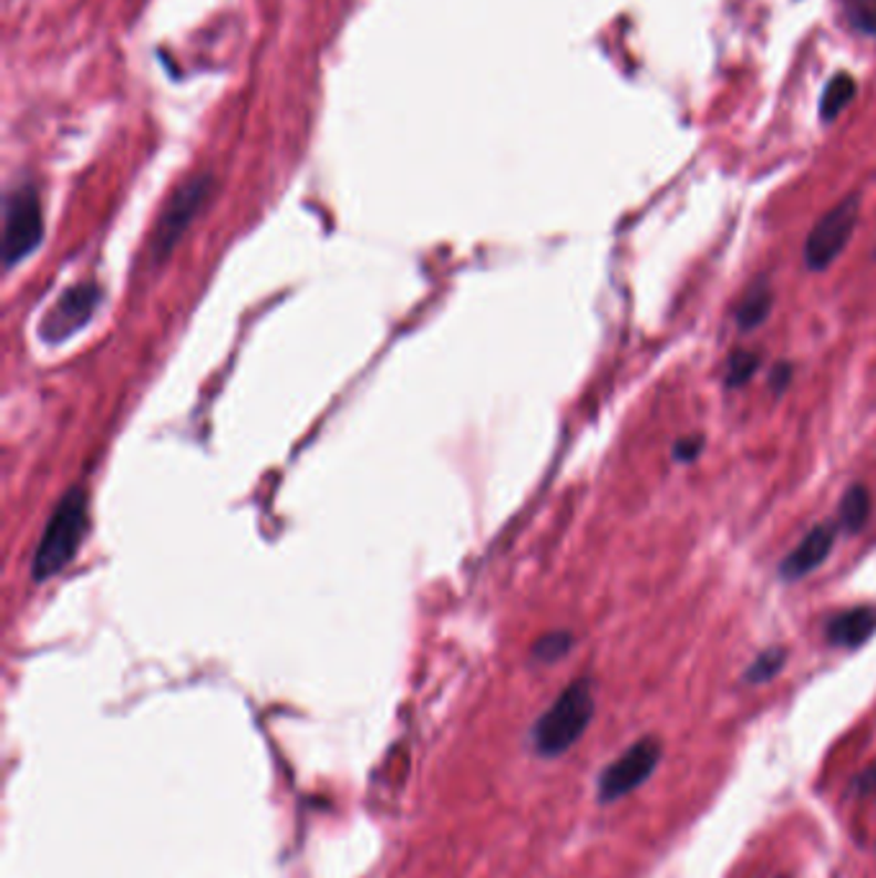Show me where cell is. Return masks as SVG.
Listing matches in <instances>:
<instances>
[{
	"label": "cell",
	"mask_w": 876,
	"mask_h": 878,
	"mask_svg": "<svg viewBox=\"0 0 876 878\" xmlns=\"http://www.w3.org/2000/svg\"><path fill=\"white\" fill-rule=\"evenodd\" d=\"M594 712H597V702H594L591 681H570L529 730L533 751L545 761H556L566 755L586 735Z\"/></svg>",
	"instance_id": "2"
},
{
	"label": "cell",
	"mask_w": 876,
	"mask_h": 878,
	"mask_svg": "<svg viewBox=\"0 0 876 878\" xmlns=\"http://www.w3.org/2000/svg\"><path fill=\"white\" fill-rule=\"evenodd\" d=\"M856 99V80L841 72V75L831 78V83L825 85L823 95H820V118L835 121L843 111L851 106V101Z\"/></svg>",
	"instance_id": "13"
},
{
	"label": "cell",
	"mask_w": 876,
	"mask_h": 878,
	"mask_svg": "<svg viewBox=\"0 0 876 878\" xmlns=\"http://www.w3.org/2000/svg\"><path fill=\"white\" fill-rule=\"evenodd\" d=\"M216 193V175L214 173H196L183 180L178 188L171 193V198L165 200L163 211H159L155 229H152L147 255L152 265L165 262L173 255V249L181 245V239L186 237V231L193 227V221L198 219L200 211L208 206V200Z\"/></svg>",
	"instance_id": "3"
},
{
	"label": "cell",
	"mask_w": 876,
	"mask_h": 878,
	"mask_svg": "<svg viewBox=\"0 0 876 878\" xmlns=\"http://www.w3.org/2000/svg\"><path fill=\"white\" fill-rule=\"evenodd\" d=\"M103 291L95 280H83V283L70 286L64 291L50 311L44 313L42 324H39V334L44 342L60 344L70 340L72 334L80 332L87 321L93 319L95 309L101 306Z\"/></svg>",
	"instance_id": "7"
},
{
	"label": "cell",
	"mask_w": 876,
	"mask_h": 878,
	"mask_svg": "<svg viewBox=\"0 0 876 878\" xmlns=\"http://www.w3.org/2000/svg\"><path fill=\"white\" fill-rule=\"evenodd\" d=\"M872 517V494L869 488L862 486V483H854V486L846 488V494L841 496L838 504V527L846 535H858L866 527V521Z\"/></svg>",
	"instance_id": "11"
},
{
	"label": "cell",
	"mask_w": 876,
	"mask_h": 878,
	"mask_svg": "<svg viewBox=\"0 0 876 878\" xmlns=\"http://www.w3.org/2000/svg\"><path fill=\"white\" fill-rule=\"evenodd\" d=\"M704 447H707L704 434H689V437H679L677 442H673L671 457L679 465H689V463H694L697 457L704 453Z\"/></svg>",
	"instance_id": "16"
},
{
	"label": "cell",
	"mask_w": 876,
	"mask_h": 878,
	"mask_svg": "<svg viewBox=\"0 0 876 878\" xmlns=\"http://www.w3.org/2000/svg\"><path fill=\"white\" fill-rule=\"evenodd\" d=\"M848 796H856V799L876 796V763H869L866 768H862L854 778H851Z\"/></svg>",
	"instance_id": "17"
},
{
	"label": "cell",
	"mask_w": 876,
	"mask_h": 878,
	"mask_svg": "<svg viewBox=\"0 0 876 878\" xmlns=\"http://www.w3.org/2000/svg\"><path fill=\"white\" fill-rule=\"evenodd\" d=\"M876 634V607L862 603V607L843 609L825 622V642L831 648L858 650Z\"/></svg>",
	"instance_id": "9"
},
{
	"label": "cell",
	"mask_w": 876,
	"mask_h": 878,
	"mask_svg": "<svg viewBox=\"0 0 876 878\" xmlns=\"http://www.w3.org/2000/svg\"><path fill=\"white\" fill-rule=\"evenodd\" d=\"M792 375H794V368L790 365V362H776L774 370H771V378H769V389L774 391V396H782V393L790 389Z\"/></svg>",
	"instance_id": "18"
},
{
	"label": "cell",
	"mask_w": 876,
	"mask_h": 878,
	"mask_svg": "<svg viewBox=\"0 0 876 878\" xmlns=\"http://www.w3.org/2000/svg\"><path fill=\"white\" fill-rule=\"evenodd\" d=\"M44 239V211L42 198L34 183L16 185L3 204V262L13 265L34 252Z\"/></svg>",
	"instance_id": "5"
},
{
	"label": "cell",
	"mask_w": 876,
	"mask_h": 878,
	"mask_svg": "<svg viewBox=\"0 0 876 878\" xmlns=\"http://www.w3.org/2000/svg\"><path fill=\"white\" fill-rule=\"evenodd\" d=\"M786 660H790V650L782 644H771V648L761 650L759 655L751 660V665L745 668L741 681L745 686H763V683L774 681L779 673L784 671Z\"/></svg>",
	"instance_id": "12"
},
{
	"label": "cell",
	"mask_w": 876,
	"mask_h": 878,
	"mask_svg": "<svg viewBox=\"0 0 876 878\" xmlns=\"http://www.w3.org/2000/svg\"><path fill=\"white\" fill-rule=\"evenodd\" d=\"M774 878H792V876H786V874H779V876H774Z\"/></svg>",
	"instance_id": "19"
},
{
	"label": "cell",
	"mask_w": 876,
	"mask_h": 878,
	"mask_svg": "<svg viewBox=\"0 0 876 878\" xmlns=\"http://www.w3.org/2000/svg\"><path fill=\"white\" fill-rule=\"evenodd\" d=\"M663 761V743L656 735H642L640 740L622 751L617 758L599 771L597 778V802L615 804L646 786L658 765Z\"/></svg>",
	"instance_id": "4"
},
{
	"label": "cell",
	"mask_w": 876,
	"mask_h": 878,
	"mask_svg": "<svg viewBox=\"0 0 876 878\" xmlns=\"http://www.w3.org/2000/svg\"><path fill=\"white\" fill-rule=\"evenodd\" d=\"M774 309V288H771L769 278L761 276L745 288L741 301L735 306V324L741 332H753L766 324L769 313Z\"/></svg>",
	"instance_id": "10"
},
{
	"label": "cell",
	"mask_w": 876,
	"mask_h": 878,
	"mask_svg": "<svg viewBox=\"0 0 876 878\" xmlns=\"http://www.w3.org/2000/svg\"><path fill=\"white\" fill-rule=\"evenodd\" d=\"M761 368V354L751 350H733L728 358V370H725V385L728 389H743L751 378L759 373Z\"/></svg>",
	"instance_id": "15"
},
{
	"label": "cell",
	"mask_w": 876,
	"mask_h": 878,
	"mask_svg": "<svg viewBox=\"0 0 876 878\" xmlns=\"http://www.w3.org/2000/svg\"><path fill=\"white\" fill-rule=\"evenodd\" d=\"M91 529V496L85 486H72L60 496L31 555V581L47 583L75 560Z\"/></svg>",
	"instance_id": "1"
},
{
	"label": "cell",
	"mask_w": 876,
	"mask_h": 878,
	"mask_svg": "<svg viewBox=\"0 0 876 878\" xmlns=\"http://www.w3.org/2000/svg\"><path fill=\"white\" fill-rule=\"evenodd\" d=\"M838 531L841 527L835 519H825L820 521V525H815L805 537L800 539V545L794 547L790 555H784V560L779 562V578H782L784 583H797L810 574H815V570L827 560V555L833 552Z\"/></svg>",
	"instance_id": "8"
},
{
	"label": "cell",
	"mask_w": 876,
	"mask_h": 878,
	"mask_svg": "<svg viewBox=\"0 0 876 878\" xmlns=\"http://www.w3.org/2000/svg\"><path fill=\"white\" fill-rule=\"evenodd\" d=\"M574 634L568 630H553V632H545L543 638H537L533 644V655L535 663L540 665H553L558 663V660H564L570 650H574Z\"/></svg>",
	"instance_id": "14"
},
{
	"label": "cell",
	"mask_w": 876,
	"mask_h": 878,
	"mask_svg": "<svg viewBox=\"0 0 876 878\" xmlns=\"http://www.w3.org/2000/svg\"><path fill=\"white\" fill-rule=\"evenodd\" d=\"M862 216V196L851 193L820 219L805 241V268L810 272H825L843 255Z\"/></svg>",
	"instance_id": "6"
}]
</instances>
